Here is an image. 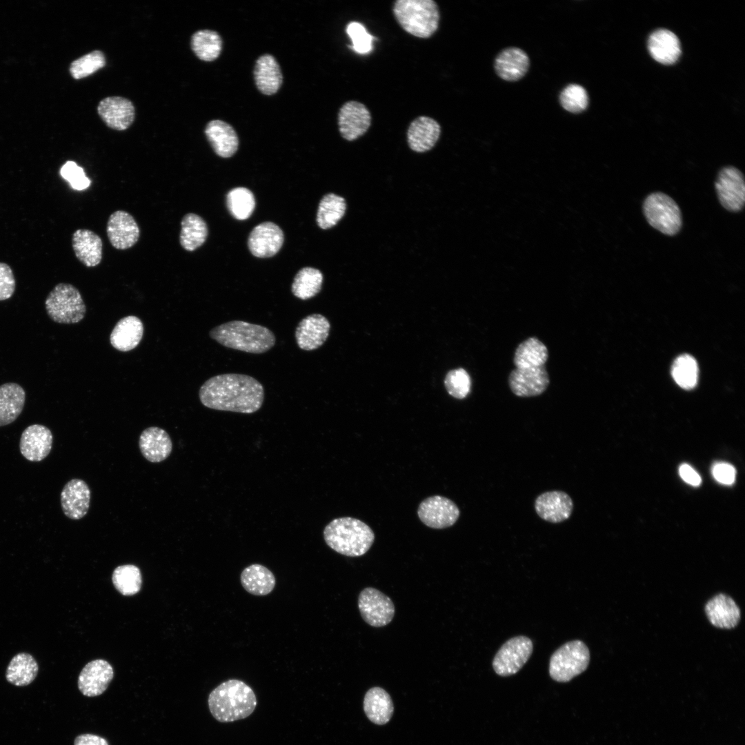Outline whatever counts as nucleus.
I'll return each mask as SVG.
<instances>
[{"label":"nucleus","instance_id":"nucleus-1","mask_svg":"<svg viewBox=\"0 0 745 745\" xmlns=\"http://www.w3.org/2000/svg\"><path fill=\"white\" fill-rule=\"evenodd\" d=\"M199 397L206 407L222 411L250 414L259 410L264 401V389L255 378L244 374L213 376L200 387Z\"/></svg>","mask_w":745,"mask_h":745},{"label":"nucleus","instance_id":"nucleus-2","mask_svg":"<svg viewBox=\"0 0 745 745\" xmlns=\"http://www.w3.org/2000/svg\"><path fill=\"white\" fill-rule=\"evenodd\" d=\"M208 703L215 719L220 722H230L250 716L257 702L251 687L241 680L231 679L211 691Z\"/></svg>","mask_w":745,"mask_h":745},{"label":"nucleus","instance_id":"nucleus-3","mask_svg":"<svg viewBox=\"0 0 745 745\" xmlns=\"http://www.w3.org/2000/svg\"><path fill=\"white\" fill-rule=\"evenodd\" d=\"M209 335L226 348L254 354L268 351L276 342L275 334L268 328L241 320L215 326Z\"/></svg>","mask_w":745,"mask_h":745},{"label":"nucleus","instance_id":"nucleus-4","mask_svg":"<svg viewBox=\"0 0 745 745\" xmlns=\"http://www.w3.org/2000/svg\"><path fill=\"white\" fill-rule=\"evenodd\" d=\"M323 535L331 549L352 557L366 554L375 541V534L370 526L350 517L334 519L326 526Z\"/></svg>","mask_w":745,"mask_h":745},{"label":"nucleus","instance_id":"nucleus-5","mask_svg":"<svg viewBox=\"0 0 745 745\" xmlns=\"http://www.w3.org/2000/svg\"><path fill=\"white\" fill-rule=\"evenodd\" d=\"M393 12L401 28L416 37L429 38L438 29L440 13L433 0H397Z\"/></svg>","mask_w":745,"mask_h":745},{"label":"nucleus","instance_id":"nucleus-6","mask_svg":"<svg viewBox=\"0 0 745 745\" xmlns=\"http://www.w3.org/2000/svg\"><path fill=\"white\" fill-rule=\"evenodd\" d=\"M45 306L50 318L59 324L78 323L86 312L79 290L66 283H59L53 288L46 299Z\"/></svg>","mask_w":745,"mask_h":745},{"label":"nucleus","instance_id":"nucleus-7","mask_svg":"<svg viewBox=\"0 0 745 745\" xmlns=\"http://www.w3.org/2000/svg\"><path fill=\"white\" fill-rule=\"evenodd\" d=\"M590 652L581 640L568 642L551 655L549 663L550 677L558 682H567L586 670Z\"/></svg>","mask_w":745,"mask_h":745},{"label":"nucleus","instance_id":"nucleus-8","mask_svg":"<svg viewBox=\"0 0 745 745\" xmlns=\"http://www.w3.org/2000/svg\"><path fill=\"white\" fill-rule=\"evenodd\" d=\"M643 211L648 223L664 235H675L682 228L679 207L670 197L663 192L648 195L644 201Z\"/></svg>","mask_w":745,"mask_h":745},{"label":"nucleus","instance_id":"nucleus-9","mask_svg":"<svg viewBox=\"0 0 745 745\" xmlns=\"http://www.w3.org/2000/svg\"><path fill=\"white\" fill-rule=\"evenodd\" d=\"M533 650V642L524 635L507 640L499 649L493 660V668L500 676L517 673L527 662Z\"/></svg>","mask_w":745,"mask_h":745},{"label":"nucleus","instance_id":"nucleus-10","mask_svg":"<svg viewBox=\"0 0 745 745\" xmlns=\"http://www.w3.org/2000/svg\"><path fill=\"white\" fill-rule=\"evenodd\" d=\"M358 608L363 619L374 627L388 625L393 620L395 610L390 598L372 587L365 588L361 591Z\"/></svg>","mask_w":745,"mask_h":745},{"label":"nucleus","instance_id":"nucleus-11","mask_svg":"<svg viewBox=\"0 0 745 745\" xmlns=\"http://www.w3.org/2000/svg\"><path fill=\"white\" fill-rule=\"evenodd\" d=\"M417 515L426 526L443 529L453 526L460 515L457 504L450 499L433 495L424 499L419 505Z\"/></svg>","mask_w":745,"mask_h":745},{"label":"nucleus","instance_id":"nucleus-12","mask_svg":"<svg viewBox=\"0 0 745 745\" xmlns=\"http://www.w3.org/2000/svg\"><path fill=\"white\" fill-rule=\"evenodd\" d=\"M721 205L731 212L741 210L745 203V181L742 172L733 166L720 170L715 182Z\"/></svg>","mask_w":745,"mask_h":745},{"label":"nucleus","instance_id":"nucleus-13","mask_svg":"<svg viewBox=\"0 0 745 745\" xmlns=\"http://www.w3.org/2000/svg\"><path fill=\"white\" fill-rule=\"evenodd\" d=\"M511 392L520 397H536L544 393L550 384L546 366L515 368L508 377Z\"/></svg>","mask_w":745,"mask_h":745},{"label":"nucleus","instance_id":"nucleus-14","mask_svg":"<svg viewBox=\"0 0 745 745\" xmlns=\"http://www.w3.org/2000/svg\"><path fill=\"white\" fill-rule=\"evenodd\" d=\"M371 114L368 108L357 101H348L340 108L337 123L341 136L352 141L363 136L371 126Z\"/></svg>","mask_w":745,"mask_h":745},{"label":"nucleus","instance_id":"nucleus-15","mask_svg":"<svg viewBox=\"0 0 745 745\" xmlns=\"http://www.w3.org/2000/svg\"><path fill=\"white\" fill-rule=\"evenodd\" d=\"M106 234L113 248L124 250L132 248L139 241L140 228L131 214L123 210H118L113 212L108 219Z\"/></svg>","mask_w":745,"mask_h":745},{"label":"nucleus","instance_id":"nucleus-16","mask_svg":"<svg viewBox=\"0 0 745 745\" xmlns=\"http://www.w3.org/2000/svg\"><path fill=\"white\" fill-rule=\"evenodd\" d=\"M534 507L541 519L557 524L570 518L573 510V501L566 492L550 490L537 496Z\"/></svg>","mask_w":745,"mask_h":745},{"label":"nucleus","instance_id":"nucleus-17","mask_svg":"<svg viewBox=\"0 0 745 745\" xmlns=\"http://www.w3.org/2000/svg\"><path fill=\"white\" fill-rule=\"evenodd\" d=\"M284 239V232L277 224L265 221L252 230L248 237V246L255 257L268 258L279 251Z\"/></svg>","mask_w":745,"mask_h":745},{"label":"nucleus","instance_id":"nucleus-18","mask_svg":"<svg viewBox=\"0 0 745 745\" xmlns=\"http://www.w3.org/2000/svg\"><path fill=\"white\" fill-rule=\"evenodd\" d=\"M330 324L324 315H309L302 319L295 329L297 346L301 350L311 351L321 347L328 339Z\"/></svg>","mask_w":745,"mask_h":745},{"label":"nucleus","instance_id":"nucleus-19","mask_svg":"<svg viewBox=\"0 0 745 745\" xmlns=\"http://www.w3.org/2000/svg\"><path fill=\"white\" fill-rule=\"evenodd\" d=\"M113 676L112 667L107 661H91L83 668L79 675V689L87 697L100 695L107 689Z\"/></svg>","mask_w":745,"mask_h":745},{"label":"nucleus","instance_id":"nucleus-20","mask_svg":"<svg viewBox=\"0 0 745 745\" xmlns=\"http://www.w3.org/2000/svg\"><path fill=\"white\" fill-rule=\"evenodd\" d=\"M97 112L106 126L116 130L128 128L135 117V109L132 101L121 97L103 99L97 106Z\"/></svg>","mask_w":745,"mask_h":745},{"label":"nucleus","instance_id":"nucleus-21","mask_svg":"<svg viewBox=\"0 0 745 745\" xmlns=\"http://www.w3.org/2000/svg\"><path fill=\"white\" fill-rule=\"evenodd\" d=\"M52 441V434L48 428L41 424H32L21 435L20 452L28 461H41L50 453Z\"/></svg>","mask_w":745,"mask_h":745},{"label":"nucleus","instance_id":"nucleus-22","mask_svg":"<svg viewBox=\"0 0 745 745\" xmlns=\"http://www.w3.org/2000/svg\"><path fill=\"white\" fill-rule=\"evenodd\" d=\"M91 493L86 482L81 479H72L63 488L61 506L63 514L73 520L83 518L90 507Z\"/></svg>","mask_w":745,"mask_h":745},{"label":"nucleus","instance_id":"nucleus-23","mask_svg":"<svg viewBox=\"0 0 745 745\" xmlns=\"http://www.w3.org/2000/svg\"><path fill=\"white\" fill-rule=\"evenodd\" d=\"M441 135V126L433 118L419 116L411 121L407 130V142L410 148L416 152L431 150Z\"/></svg>","mask_w":745,"mask_h":745},{"label":"nucleus","instance_id":"nucleus-24","mask_svg":"<svg viewBox=\"0 0 745 745\" xmlns=\"http://www.w3.org/2000/svg\"><path fill=\"white\" fill-rule=\"evenodd\" d=\"M530 66L528 54L517 47L502 50L496 57L494 68L496 74L503 80L516 81L524 77Z\"/></svg>","mask_w":745,"mask_h":745},{"label":"nucleus","instance_id":"nucleus-25","mask_svg":"<svg viewBox=\"0 0 745 745\" xmlns=\"http://www.w3.org/2000/svg\"><path fill=\"white\" fill-rule=\"evenodd\" d=\"M139 447L146 459L152 463H159L169 457L172 450V443L165 430L150 426L141 433Z\"/></svg>","mask_w":745,"mask_h":745},{"label":"nucleus","instance_id":"nucleus-26","mask_svg":"<svg viewBox=\"0 0 745 745\" xmlns=\"http://www.w3.org/2000/svg\"><path fill=\"white\" fill-rule=\"evenodd\" d=\"M72 246L77 259L88 268L98 266L103 257V241L94 231L81 228L72 236Z\"/></svg>","mask_w":745,"mask_h":745},{"label":"nucleus","instance_id":"nucleus-27","mask_svg":"<svg viewBox=\"0 0 745 745\" xmlns=\"http://www.w3.org/2000/svg\"><path fill=\"white\" fill-rule=\"evenodd\" d=\"M705 611L712 625L719 628H733L740 619L739 608L730 596L723 593L708 600Z\"/></svg>","mask_w":745,"mask_h":745},{"label":"nucleus","instance_id":"nucleus-28","mask_svg":"<svg viewBox=\"0 0 745 745\" xmlns=\"http://www.w3.org/2000/svg\"><path fill=\"white\" fill-rule=\"evenodd\" d=\"M215 152L223 158L232 157L237 150L239 139L232 126L221 120L209 121L204 130Z\"/></svg>","mask_w":745,"mask_h":745},{"label":"nucleus","instance_id":"nucleus-29","mask_svg":"<svg viewBox=\"0 0 745 745\" xmlns=\"http://www.w3.org/2000/svg\"><path fill=\"white\" fill-rule=\"evenodd\" d=\"M143 335V325L141 319L129 315L116 324L110 335V341L115 349L127 352L139 345Z\"/></svg>","mask_w":745,"mask_h":745},{"label":"nucleus","instance_id":"nucleus-30","mask_svg":"<svg viewBox=\"0 0 745 745\" xmlns=\"http://www.w3.org/2000/svg\"><path fill=\"white\" fill-rule=\"evenodd\" d=\"M648 48L652 57L664 65L674 63L681 54L679 39L673 32L665 29L657 30L650 34Z\"/></svg>","mask_w":745,"mask_h":745},{"label":"nucleus","instance_id":"nucleus-31","mask_svg":"<svg viewBox=\"0 0 745 745\" xmlns=\"http://www.w3.org/2000/svg\"><path fill=\"white\" fill-rule=\"evenodd\" d=\"M254 79L258 90L266 95H272L279 90L283 76L280 66L272 55L265 54L257 59Z\"/></svg>","mask_w":745,"mask_h":745},{"label":"nucleus","instance_id":"nucleus-32","mask_svg":"<svg viewBox=\"0 0 745 745\" xmlns=\"http://www.w3.org/2000/svg\"><path fill=\"white\" fill-rule=\"evenodd\" d=\"M364 710L372 723L384 725L392 717L394 706L390 695L380 687H372L366 693Z\"/></svg>","mask_w":745,"mask_h":745},{"label":"nucleus","instance_id":"nucleus-33","mask_svg":"<svg viewBox=\"0 0 745 745\" xmlns=\"http://www.w3.org/2000/svg\"><path fill=\"white\" fill-rule=\"evenodd\" d=\"M26 401L24 389L18 384L0 386V426L14 421L21 413Z\"/></svg>","mask_w":745,"mask_h":745},{"label":"nucleus","instance_id":"nucleus-34","mask_svg":"<svg viewBox=\"0 0 745 745\" xmlns=\"http://www.w3.org/2000/svg\"><path fill=\"white\" fill-rule=\"evenodd\" d=\"M243 588L249 593L264 596L275 588L276 580L273 573L261 564H254L245 568L241 573Z\"/></svg>","mask_w":745,"mask_h":745},{"label":"nucleus","instance_id":"nucleus-35","mask_svg":"<svg viewBox=\"0 0 745 745\" xmlns=\"http://www.w3.org/2000/svg\"><path fill=\"white\" fill-rule=\"evenodd\" d=\"M208 235L205 220L195 213L186 214L181 221L179 243L186 251L192 252L206 241Z\"/></svg>","mask_w":745,"mask_h":745},{"label":"nucleus","instance_id":"nucleus-36","mask_svg":"<svg viewBox=\"0 0 745 745\" xmlns=\"http://www.w3.org/2000/svg\"><path fill=\"white\" fill-rule=\"evenodd\" d=\"M548 359L546 346L535 337L522 341L516 348L513 362L515 368H528L545 366Z\"/></svg>","mask_w":745,"mask_h":745},{"label":"nucleus","instance_id":"nucleus-37","mask_svg":"<svg viewBox=\"0 0 745 745\" xmlns=\"http://www.w3.org/2000/svg\"><path fill=\"white\" fill-rule=\"evenodd\" d=\"M38 669L37 662L30 654L19 653L11 659L6 677L8 682L15 686H27L35 679Z\"/></svg>","mask_w":745,"mask_h":745},{"label":"nucleus","instance_id":"nucleus-38","mask_svg":"<svg viewBox=\"0 0 745 745\" xmlns=\"http://www.w3.org/2000/svg\"><path fill=\"white\" fill-rule=\"evenodd\" d=\"M323 279V274L319 270L312 267H304L295 275L291 286V291L297 298L308 300L320 292Z\"/></svg>","mask_w":745,"mask_h":745},{"label":"nucleus","instance_id":"nucleus-39","mask_svg":"<svg viewBox=\"0 0 745 745\" xmlns=\"http://www.w3.org/2000/svg\"><path fill=\"white\" fill-rule=\"evenodd\" d=\"M192 52L201 60L212 61L220 54L222 39L218 32L211 30H200L195 32L190 41Z\"/></svg>","mask_w":745,"mask_h":745},{"label":"nucleus","instance_id":"nucleus-40","mask_svg":"<svg viewBox=\"0 0 745 745\" xmlns=\"http://www.w3.org/2000/svg\"><path fill=\"white\" fill-rule=\"evenodd\" d=\"M346 209L345 199L334 193L324 195L319 202L317 223L321 229H329L343 217Z\"/></svg>","mask_w":745,"mask_h":745},{"label":"nucleus","instance_id":"nucleus-41","mask_svg":"<svg viewBox=\"0 0 745 745\" xmlns=\"http://www.w3.org/2000/svg\"><path fill=\"white\" fill-rule=\"evenodd\" d=\"M226 206L234 218L238 220L247 219L255 208V196L246 188H235L227 194Z\"/></svg>","mask_w":745,"mask_h":745},{"label":"nucleus","instance_id":"nucleus-42","mask_svg":"<svg viewBox=\"0 0 745 745\" xmlns=\"http://www.w3.org/2000/svg\"><path fill=\"white\" fill-rule=\"evenodd\" d=\"M112 580L115 588L125 596L137 594L142 584L140 570L132 564L117 567L113 571Z\"/></svg>","mask_w":745,"mask_h":745},{"label":"nucleus","instance_id":"nucleus-43","mask_svg":"<svg viewBox=\"0 0 745 745\" xmlns=\"http://www.w3.org/2000/svg\"><path fill=\"white\" fill-rule=\"evenodd\" d=\"M698 366L696 360L685 354L679 356L673 362L671 374L679 386L686 390L695 387L698 380Z\"/></svg>","mask_w":745,"mask_h":745},{"label":"nucleus","instance_id":"nucleus-44","mask_svg":"<svg viewBox=\"0 0 745 745\" xmlns=\"http://www.w3.org/2000/svg\"><path fill=\"white\" fill-rule=\"evenodd\" d=\"M559 101L564 109L573 114L582 112L588 106L586 89L577 83H570L564 87L559 94Z\"/></svg>","mask_w":745,"mask_h":745},{"label":"nucleus","instance_id":"nucleus-45","mask_svg":"<svg viewBox=\"0 0 745 745\" xmlns=\"http://www.w3.org/2000/svg\"><path fill=\"white\" fill-rule=\"evenodd\" d=\"M106 65L104 54L101 50H93L73 61L70 72L74 79H80L95 73Z\"/></svg>","mask_w":745,"mask_h":745},{"label":"nucleus","instance_id":"nucleus-46","mask_svg":"<svg viewBox=\"0 0 745 745\" xmlns=\"http://www.w3.org/2000/svg\"><path fill=\"white\" fill-rule=\"evenodd\" d=\"M444 386L450 396L457 399H463L470 392L471 379L464 368H455L446 374Z\"/></svg>","mask_w":745,"mask_h":745},{"label":"nucleus","instance_id":"nucleus-47","mask_svg":"<svg viewBox=\"0 0 745 745\" xmlns=\"http://www.w3.org/2000/svg\"><path fill=\"white\" fill-rule=\"evenodd\" d=\"M346 32L352 41V50L359 54L369 53L372 49V41L375 39L359 22L351 21L346 26Z\"/></svg>","mask_w":745,"mask_h":745},{"label":"nucleus","instance_id":"nucleus-48","mask_svg":"<svg viewBox=\"0 0 745 745\" xmlns=\"http://www.w3.org/2000/svg\"><path fill=\"white\" fill-rule=\"evenodd\" d=\"M60 175L76 190H85L90 186L91 183L90 179L86 177L83 168L73 161H68L61 166Z\"/></svg>","mask_w":745,"mask_h":745},{"label":"nucleus","instance_id":"nucleus-49","mask_svg":"<svg viewBox=\"0 0 745 745\" xmlns=\"http://www.w3.org/2000/svg\"><path fill=\"white\" fill-rule=\"evenodd\" d=\"M16 281L10 266L0 262V301L10 299L14 294Z\"/></svg>","mask_w":745,"mask_h":745},{"label":"nucleus","instance_id":"nucleus-50","mask_svg":"<svg viewBox=\"0 0 745 745\" xmlns=\"http://www.w3.org/2000/svg\"><path fill=\"white\" fill-rule=\"evenodd\" d=\"M712 475L720 484L731 485L735 481L736 470L730 464L717 462L713 466Z\"/></svg>","mask_w":745,"mask_h":745},{"label":"nucleus","instance_id":"nucleus-51","mask_svg":"<svg viewBox=\"0 0 745 745\" xmlns=\"http://www.w3.org/2000/svg\"><path fill=\"white\" fill-rule=\"evenodd\" d=\"M679 474L685 482L693 486H697L702 482L699 475L687 464H683L679 466Z\"/></svg>","mask_w":745,"mask_h":745},{"label":"nucleus","instance_id":"nucleus-52","mask_svg":"<svg viewBox=\"0 0 745 745\" xmlns=\"http://www.w3.org/2000/svg\"><path fill=\"white\" fill-rule=\"evenodd\" d=\"M74 745H108L104 738L92 734H83L74 739Z\"/></svg>","mask_w":745,"mask_h":745}]
</instances>
